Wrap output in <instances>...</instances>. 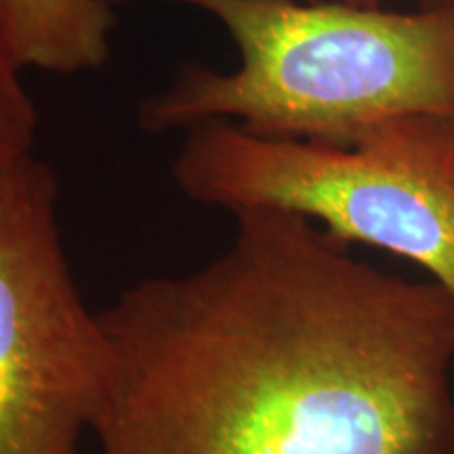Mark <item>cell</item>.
Returning <instances> with one entry per match:
<instances>
[{
  "label": "cell",
  "mask_w": 454,
  "mask_h": 454,
  "mask_svg": "<svg viewBox=\"0 0 454 454\" xmlns=\"http://www.w3.org/2000/svg\"><path fill=\"white\" fill-rule=\"evenodd\" d=\"M348 3H357V4H374V7H379V4H381V0H348Z\"/></svg>",
  "instance_id": "obj_8"
},
{
  "label": "cell",
  "mask_w": 454,
  "mask_h": 454,
  "mask_svg": "<svg viewBox=\"0 0 454 454\" xmlns=\"http://www.w3.org/2000/svg\"><path fill=\"white\" fill-rule=\"evenodd\" d=\"M419 9H454V0H419Z\"/></svg>",
  "instance_id": "obj_7"
},
{
  "label": "cell",
  "mask_w": 454,
  "mask_h": 454,
  "mask_svg": "<svg viewBox=\"0 0 454 454\" xmlns=\"http://www.w3.org/2000/svg\"><path fill=\"white\" fill-rule=\"evenodd\" d=\"M112 30L106 0H0V38L21 70H98L110 59Z\"/></svg>",
  "instance_id": "obj_5"
},
{
  "label": "cell",
  "mask_w": 454,
  "mask_h": 454,
  "mask_svg": "<svg viewBox=\"0 0 454 454\" xmlns=\"http://www.w3.org/2000/svg\"><path fill=\"white\" fill-rule=\"evenodd\" d=\"M164 3L215 17L238 64L227 72L179 67L141 101L145 133L230 121L263 137L348 145L397 118H454V9L400 13L348 0Z\"/></svg>",
  "instance_id": "obj_2"
},
{
  "label": "cell",
  "mask_w": 454,
  "mask_h": 454,
  "mask_svg": "<svg viewBox=\"0 0 454 454\" xmlns=\"http://www.w3.org/2000/svg\"><path fill=\"white\" fill-rule=\"evenodd\" d=\"M21 72L0 38V170L30 156L36 139L38 112Z\"/></svg>",
  "instance_id": "obj_6"
},
{
  "label": "cell",
  "mask_w": 454,
  "mask_h": 454,
  "mask_svg": "<svg viewBox=\"0 0 454 454\" xmlns=\"http://www.w3.org/2000/svg\"><path fill=\"white\" fill-rule=\"evenodd\" d=\"M53 168L0 170V454H78L110 383V345L74 282Z\"/></svg>",
  "instance_id": "obj_4"
},
{
  "label": "cell",
  "mask_w": 454,
  "mask_h": 454,
  "mask_svg": "<svg viewBox=\"0 0 454 454\" xmlns=\"http://www.w3.org/2000/svg\"><path fill=\"white\" fill-rule=\"evenodd\" d=\"M211 263L101 311V454H454V294L305 217L236 213Z\"/></svg>",
  "instance_id": "obj_1"
},
{
  "label": "cell",
  "mask_w": 454,
  "mask_h": 454,
  "mask_svg": "<svg viewBox=\"0 0 454 454\" xmlns=\"http://www.w3.org/2000/svg\"><path fill=\"white\" fill-rule=\"evenodd\" d=\"M173 177L202 207L299 215L334 240L408 259L454 294L452 116L397 118L348 145L202 122L187 129Z\"/></svg>",
  "instance_id": "obj_3"
}]
</instances>
